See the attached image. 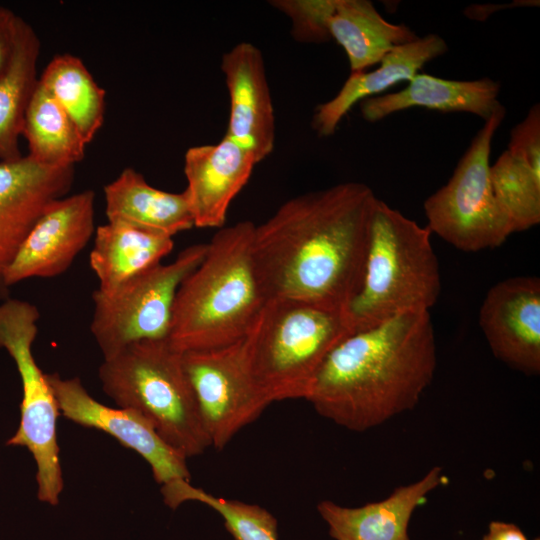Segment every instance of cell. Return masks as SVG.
<instances>
[{"label": "cell", "mask_w": 540, "mask_h": 540, "mask_svg": "<svg viewBox=\"0 0 540 540\" xmlns=\"http://www.w3.org/2000/svg\"><path fill=\"white\" fill-rule=\"evenodd\" d=\"M221 70L230 99L226 136L252 152L259 163L275 142L274 109L262 52L241 42L224 53Z\"/></svg>", "instance_id": "9a60e30c"}, {"label": "cell", "mask_w": 540, "mask_h": 540, "mask_svg": "<svg viewBox=\"0 0 540 540\" xmlns=\"http://www.w3.org/2000/svg\"><path fill=\"white\" fill-rule=\"evenodd\" d=\"M243 339L182 353L205 430L218 450L271 404L252 374Z\"/></svg>", "instance_id": "30bf717a"}, {"label": "cell", "mask_w": 540, "mask_h": 540, "mask_svg": "<svg viewBox=\"0 0 540 540\" xmlns=\"http://www.w3.org/2000/svg\"><path fill=\"white\" fill-rule=\"evenodd\" d=\"M352 333L344 310L268 299L243 341L252 374L273 403L307 399L328 356Z\"/></svg>", "instance_id": "5b68a950"}, {"label": "cell", "mask_w": 540, "mask_h": 540, "mask_svg": "<svg viewBox=\"0 0 540 540\" xmlns=\"http://www.w3.org/2000/svg\"><path fill=\"white\" fill-rule=\"evenodd\" d=\"M39 318L38 308L28 301L6 298L0 302V348L14 360L23 392L19 427L7 444L26 447L31 452L37 466V497L57 505L63 490L56 435L60 412L46 373L38 367L32 353Z\"/></svg>", "instance_id": "ba28073f"}, {"label": "cell", "mask_w": 540, "mask_h": 540, "mask_svg": "<svg viewBox=\"0 0 540 540\" xmlns=\"http://www.w3.org/2000/svg\"><path fill=\"white\" fill-rule=\"evenodd\" d=\"M254 229L251 221L220 228L181 283L167 337L176 351L224 347L248 334L267 301L253 258Z\"/></svg>", "instance_id": "3957f363"}, {"label": "cell", "mask_w": 540, "mask_h": 540, "mask_svg": "<svg viewBox=\"0 0 540 540\" xmlns=\"http://www.w3.org/2000/svg\"><path fill=\"white\" fill-rule=\"evenodd\" d=\"M95 193L85 190L54 201L30 230L3 274L9 287L66 272L95 233Z\"/></svg>", "instance_id": "7c38bea8"}, {"label": "cell", "mask_w": 540, "mask_h": 540, "mask_svg": "<svg viewBox=\"0 0 540 540\" xmlns=\"http://www.w3.org/2000/svg\"><path fill=\"white\" fill-rule=\"evenodd\" d=\"M493 192L507 214L513 232L528 230L540 222V175L507 150L490 165Z\"/></svg>", "instance_id": "4316f807"}, {"label": "cell", "mask_w": 540, "mask_h": 540, "mask_svg": "<svg viewBox=\"0 0 540 540\" xmlns=\"http://www.w3.org/2000/svg\"><path fill=\"white\" fill-rule=\"evenodd\" d=\"M479 325L494 356L526 375L540 372V279L516 276L487 292Z\"/></svg>", "instance_id": "4fadbf2b"}, {"label": "cell", "mask_w": 540, "mask_h": 540, "mask_svg": "<svg viewBox=\"0 0 540 540\" xmlns=\"http://www.w3.org/2000/svg\"><path fill=\"white\" fill-rule=\"evenodd\" d=\"M257 163L252 152L226 135L216 144L190 147L184 156V193L194 226L221 228Z\"/></svg>", "instance_id": "2e32d148"}, {"label": "cell", "mask_w": 540, "mask_h": 540, "mask_svg": "<svg viewBox=\"0 0 540 540\" xmlns=\"http://www.w3.org/2000/svg\"><path fill=\"white\" fill-rule=\"evenodd\" d=\"M431 232L377 198L369 226L363 279L345 309L352 332L408 312L428 311L441 291Z\"/></svg>", "instance_id": "277c9868"}, {"label": "cell", "mask_w": 540, "mask_h": 540, "mask_svg": "<svg viewBox=\"0 0 540 540\" xmlns=\"http://www.w3.org/2000/svg\"><path fill=\"white\" fill-rule=\"evenodd\" d=\"M505 115L502 106L484 121L448 182L424 201L430 232L461 251L498 247L514 233L490 180L492 140Z\"/></svg>", "instance_id": "52a82bcc"}, {"label": "cell", "mask_w": 540, "mask_h": 540, "mask_svg": "<svg viewBox=\"0 0 540 540\" xmlns=\"http://www.w3.org/2000/svg\"><path fill=\"white\" fill-rule=\"evenodd\" d=\"M108 222L127 224L173 237L194 226L184 191L171 193L148 184L133 168H125L104 187Z\"/></svg>", "instance_id": "ffe728a7"}, {"label": "cell", "mask_w": 540, "mask_h": 540, "mask_svg": "<svg viewBox=\"0 0 540 540\" xmlns=\"http://www.w3.org/2000/svg\"><path fill=\"white\" fill-rule=\"evenodd\" d=\"M271 6L291 20L294 39L303 43H324L331 40L329 18L336 0H273Z\"/></svg>", "instance_id": "83f0119b"}, {"label": "cell", "mask_w": 540, "mask_h": 540, "mask_svg": "<svg viewBox=\"0 0 540 540\" xmlns=\"http://www.w3.org/2000/svg\"><path fill=\"white\" fill-rule=\"evenodd\" d=\"M481 540H528L522 530L513 523L492 521ZM536 540H539L538 538Z\"/></svg>", "instance_id": "4dcf8cb0"}, {"label": "cell", "mask_w": 540, "mask_h": 540, "mask_svg": "<svg viewBox=\"0 0 540 540\" xmlns=\"http://www.w3.org/2000/svg\"><path fill=\"white\" fill-rule=\"evenodd\" d=\"M18 16L0 6V76L10 62L16 34Z\"/></svg>", "instance_id": "f546056e"}, {"label": "cell", "mask_w": 540, "mask_h": 540, "mask_svg": "<svg viewBox=\"0 0 540 540\" xmlns=\"http://www.w3.org/2000/svg\"><path fill=\"white\" fill-rule=\"evenodd\" d=\"M378 197L345 182L296 196L255 225L252 252L268 299L344 310L359 291Z\"/></svg>", "instance_id": "6da1fadb"}, {"label": "cell", "mask_w": 540, "mask_h": 540, "mask_svg": "<svg viewBox=\"0 0 540 540\" xmlns=\"http://www.w3.org/2000/svg\"><path fill=\"white\" fill-rule=\"evenodd\" d=\"M74 166H49L30 156L0 161V298L6 299L3 274L22 242L56 200L66 196Z\"/></svg>", "instance_id": "5bb4252c"}, {"label": "cell", "mask_w": 540, "mask_h": 540, "mask_svg": "<svg viewBox=\"0 0 540 540\" xmlns=\"http://www.w3.org/2000/svg\"><path fill=\"white\" fill-rule=\"evenodd\" d=\"M161 492L172 509L187 501L207 505L223 518L234 540H278L276 518L259 505L216 497L186 480L162 485Z\"/></svg>", "instance_id": "484cf974"}, {"label": "cell", "mask_w": 540, "mask_h": 540, "mask_svg": "<svg viewBox=\"0 0 540 540\" xmlns=\"http://www.w3.org/2000/svg\"><path fill=\"white\" fill-rule=\"evenodd\" d=\"M447 51V43L441 36L428 34L394 48L374 70L351 73L338 93L316 108L313 129L322 137L334 134L342 118L355 104L400 82H409L425 64Z\"/></svg>", "instance_id": "ac0fdd59"}, {"label": "cell", "mask_w": 540, "mask_h": 540, "mask_svg": "<svg viewBox=\"0 0 540 540\" xmlns=\"http://www.w3.org/2000/svg\"><path fill=\"white\" fill-rule=\"evenodd\" d=\"M328 28L344 49L351 73L378 65L388 52L418 38L408 26L385 20L368 0H336Z\"/></svg>", "instance_id": "7402d4cb"}, {"label": "cell", "mask_w": 540, "mask_h": 540, "mask_svg": "<svg viewBox=\"0 0 540 540\" xmlns=\"http://www.w3.org/2000/svg\"><path fill=\"white\" fill-rule=\"evenodd\" d=\"M173 246L171 237L127 224L107 222L98 226L89 254L98 289L110 291L160 263Z\"/></svg>", "instance_id": "44dd1931"}, {"label": "cell", "mask_w": 540, "mask_h": 540, "mask_svg": "<svg viewBox=\"0 0 540 540\" xmlns=\"http://www.w3.org/2000/svg\"><path fill=\"white\" fill-rule=\"evenodd\" d=\"M206 249L207 244L188 246L171 263L160 262L110 291L93 292L90 331L104 358L137 341L167 339L177 291Z\"/></svg>", "instance_id": "9c48e42d"}, {"label": "cell", "mask_w": 540, "mask_h": 540, "mask_svg": "<svg viewBox=\"0 0 540 540\" xmlns=\"http://www.w3.org/2000/svg\"><path fill=\"white\" fill-rule=\"evenodd\" d=\"M446 481L441 467L435 466L418 481L395 488L381 501L350 508L325 500L317 510L335 540H411L408 526L412 514Z\"/></svg>", "instance_id": "e0dca14e"}, {"label": "cell", "mask_w": 540, "mask_h": 540, "mask_svg": "<svg viewBox=\"0 0 540 540\" xmlns=\"http://www.w3.org/2000/svg\"><path fill=\"white\" fill-rule=\"evenodd\" d=\"M38 83L66 112L84 141L91 142L104 121L106 93L81 59L69 53L54 56Z\"/></svg>", "instance_id": "cb8c5ba5"}, {"label": "cell", "mask_w": 540, "mask_h": 540, "mask_svg": "<svg viewBox=\"0 0 540 540\" xmlns=\"http://www.w3.org/2000/svg\"><path fill=\"white\" fill-rule=\"evenodd\" d=\"M436 363L430 312H408L344 339L306 400L335 424L363 432L413 409Z\"/></svg>", "instance_id": "7a4b0ae2"}, {"label": "cell", "mask_w": 540, "mask_h": 540, "mask_svg": "<svg viewBox=\"0 0 540 540\" xmlns=\"http://www.w3.org/2000/svg\"><path fill=\"white\" fill-rule=\"evenodd\" d=\"M22 135L32 159L49 166H74L87 143L53 97L39 84L26 110Z\"/></svg>", "instance_id": "d4e9b609"}, {"label": "cell", "mask_w": 540, "mask_h": 540, "mask_svg": "<svg viewBox=\"0 0 540 540\" xmlns=\"http://www.w3.org/2000/svg\"><path fill=\"white\" fill-rule=\"evenodd\" d=\"M514 158L540 175V106L533 105L510 132L506 149Z\"/></svg>", "instance_id": "f1b7e54d"}, {"label": "cell", "mask_w": 540, "mask_h": 540, "mask_svg": "<svg viewBox=\"0 0 540 540\" xmlns=\"http://www.w3.org/2000/svg\"><path fill=\"white\" fill-rule=\"evenodd\" d=\"M40 40L32 26L18 16L10 62L0 76V161L23 157L19 149L26 110L38 83Z\"/></svg>", "instance_id": "603a6c76"}, {"label": "cell", "mask_w": 540, "mask_h": 540, "mask_svg": "<svg viewBox=\"0 0 540 540\" xmlns=\"http://www.w3.org/2000/svg\"><path fill=\"white\" fill-rule=\"evenodd\" d=\"M98 376L104 393L118 407L140 413L185 458L211 446L182 353L167 339L127 345L104 358Z\"/></svg>", "instance_id": "8992f818"}, {"label": "cell", "mask_w": 540, "mask_h": 540, "mask_svg": "<svg viewBox=\"0 0 540 540\" xmlns=\"http://www.w3.org/2000/svg\"><path fill=\"white\" fill-rule=\"evenodd\" d=\"M46 377L60 415L76 424L103 431L124 447L134 450L148 462L157 483L190 481L187 458L166 443L140 413L98 402L89 395L78 377L64 379L56 373H46Z\"/></svg>", "instance_id": "8fae6325"}, {"label": "cell", "mask_w": 540, "mask_h": 540, "mask_svg": "<svg viewBox=\"0 0 540 540\" xmlns=\"http://www.w3.org/2000/svg\"><path fill=\"white\" fill-rule=\"evenodd\" d=\"M499 92V82L488 77L464 81L418 73L398 92L361 101L360 111L368 122H377L414 107L439 112H466L486 121L503 106L498 101Z\"/></svg>", "instance_id": "d6986e66"}]
</instances>
